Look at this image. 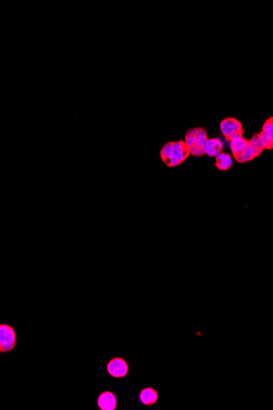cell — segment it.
<instances>
[{"label": "cell", "mask_w": 273, "mask_h": 410, "mask_svg": "<svg viewBox=\"0 0 273 410\" xmlns=\"http://www.w3.org/2000/svg\"><path fill=\"white\" fill-rule=\"evenodd\" d=\"M262 131L266 133H273V118L270 117L265 121L262 125Z\"/></svg>", "instance_id": "cell-16"}, {"label": "cell", "mask_w": 273, "mask_h": 410, "mask_svg": "<svg viewBox=\"0 0 273 410\" xmlns=\"http://www.w3.org/2000/svg\"><path fill=\"white\" fill-rule=\"evenodd\" d=\"M138 398L143 405L152 406L157 403L159 394L153 387H144L141 390Z\"/></svg>", "instance_id": "cell-6"}, {"label": "cell", "mask_w": 273, "mask_h": 410, "mask_svg": "<svg viewBox=\"0 0 273 410\" xmlns=\"http://www.w3.org/2000/svg\"><path fill=\"white\" fill-rule=\"evenodd\" d=\"M249 147H250V150H251L252 159H255L257 157H259L263 151H264V147L262 144V140L260 139L259 133H254L251 140H249Z\"/></svg>", "instance_id": "cell-11"}, {"label": "cell", "mask_w": 273, "mask_h": 410, "mask_svg": "<svg viewBox=\"0 0 273 410\" xmlns=\"http://www.w3.org/2000/svg\"><path fill=\"white\" fill-rule=\"evenodd\" d=\"M107 373L112 378H124L128 375L129 373V365L125 359L121 357H115L110 360L107 365Z\"/></svg>", "instance_id": "cell-3"}, {"label": "cell", "mask_w": 273, "mask_h": 410, "mask_svg": "<svg viewBox=\"0 0 273 410\" xmlns=\"http://www.w3.org/2000/svg\"><path fill=\"white\" fill-rule=\"evenodd\" d=\"M172 142L167 143L160 151V157H161L162 161L164 162L167 166L172 168V164H173V157H172Z\"/></svg>", "instance_id": "cell-13"}, {"label": "cell", "mask_w": 273, "mask_h": 410, "mask_svg": "<svg viewBox=\"0 0 273 410\" xmlns=\"http://www.w3.org/2000/svg\"><path fill=\"white\" fill-rule=\"evenodd\" d=\"M97 404L101 410H115L117 408L118 401L115 393L106 391L99 395Z\"/></svg>", "instance_id": "cell-5"}, {"label": "cell", "mask_w": 273, "mask_h": 410, "mask_svg": "<svg viewBox=\"0 0 273 410\" xmlns=\"http://www.w3.org/2000/svg\"><path fill=\"white\" fill-rule=\"evenodd\" d=\"M17 346V334L14 327L0 323V353H9Z\"/></svg>", "instance_id": "cell-2"}, {"label": "cell", "mask_w": 273, "mask_h": 410, "mask_svg": "<svg viewBox=\"0 0 273 410\" xmlns=\"http://www.w3.org/2000/svg\"><path fill=\"white\" fill-rule=\"evenodd\" d=\"M233 165L232 156L229 155L227 153H219V155L215 157V166L217 169L222 171H226L232 168Z\"/></svg>", "instance_id": "cell-9"}, {"label": "cell", "mask_w": 273, "mask_h": 410, "mask_svg": "<svg viewBox=\"0 0 273 410\" xmlns=\"http://www.w3.org/2000/svg\"><path fill=\"white\" fill-rule=\"evenodd\" d=\"M206 136H208L207 131H206V129L201 128V127H195V128L188 129L186 135H185V141L184 142L186 143L188 147H190L197 140H199L201 138L206 137Z\"/></svg>", "instance_id": "cell-8"}, {"label": "cell", "mask_w": 273, "mask_h": 410, "mask_svg": "<svg viewBox=\"0 0 273 410\" xmlns=\"http://www.w3.org/2000/svg\"><path fill=\"white\" fill-rule=\"evenodd\" d=\"M208 136L202 137L197 140L193 145H191L189 148L190 155L193 157H200L206 154V144L208 141Z\"/></svg>", "instance_id": "cell-10"}, {"label": "cell", "mask_w": 273, "mask_h": 410, "mask_svg": "<svg viewBox=\"0 0 273 410\" xmlns=\"http://www.w3.org/2000/svg\"><path fill=\"white\" fill-rule=\"evenodd\" d=\"M223 144L219 139H208L206 154L210 157H216L223 152Z\"/></svg>", "instance_id": "cell-7"}, {"label": "cell", "mask_w": 273, "mask_h": 410, "mask_svg": "<svg viewBox=\"0 0 273 410\" xmlns=\"http://www.w3.org/2000/svg\"><path fill=\"white\" fill-rule=\"evenodd\" d=\"M221 132L227 141H232L243 137L245 130L242 123L236 118L227 117L223 119L220 123Z\"/></svg>", "instance_id": "cell-1"}, {"label": "cell", "mask_w": 273, "mask_h": 410, "mask_svg": "<svg viewBox=\"0 0 273 410\" xmlns=\"http://www.w3.org/2000/svg\"><path fill=\"white\" fill-rule=\"evenodd\" d=\"M171 153H172V157H173L172 168L179 166L181 163H184L190 156L189 148H188L186 143L183 141V140L172 142Z\"/></svg>", "instance_id": "cell-4"}, {"label": "cell", "mask_w": 273, "mask_h": 410, "mask_svg": "<svg viewBox=\"0 0 273 410\" xmlns=\"http://www.w3.org/2000/svg\"><path fill=\"white\" fill-rule=\"evenodd\" d=\"M249 140H247L246 139L243 137L231 141L230 142V149L232 151V155H236L237 153H240L241 151L244 150L249 145Z\"/></svg>", "instance_id": "cell-12"}, {"label": "cell", "mask_w": 273, "mask_h": 410, "mask_svg": "<svg viewBox=\"0 0 273 410\" xmlns=\"http://www.w3.org/2000/svg\"><path fill=\"white\" fill-rule=\"evenodd\" d=\"M260 139L262 140L264 149L271 150L273 149V133H266L261 131L259 133Z\"/></svg>", "instance_id": "cell-15"}, {"label": "cell", "mask_w": 273, "mask_h": 410, "mask_svg": "<svg viewBox=\"0 0 273 410\" xmlns=\"http://www.w3.org/2000/svg\"><path fill=\"white\" fill-rule=\"evenodd\" d=\"M233 157L234 159L236 160V162L238 163L251 162L253 159H252L251 150H250L249 144L244 150L241 151L240 153H237L236 155H234Z\"/></svg>", "instance_id": "cell-14"}]
</instances>
